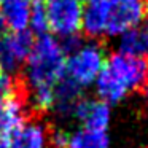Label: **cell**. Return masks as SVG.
Returning <instances> with one entry per match:
<instances>
[{
    "mask_svg": "<svg viewBox=\"0 0 148 148\" xmlns=\"http://www.w3.org/2000/svg\"><path fill=\"white\" fill-rule=\"evenodd\" d=\"M96 92L99 96V100L112 105V103L121 102L129 91L107 69H102V72L96 80Z\"/></svg>",
    "mask_w": 148,
    "mask_h": 148,
    "instance_id": "4fadbf2b",
    "label": "cell"
},
{
    "mask_svg": "<svg viewBox=\"0 0 148 148\" xmlns=\"http://www.w3.org/2000/svg\"><path fill=\"white\" fill-rule=\"evenodd\" d=\"M143 3H145V13L148 14V0H143Z\"/></svg>",
    "mask_w": 148,
    "mask_h": 148,
    "instance_id": "ffe728a7",
    "label": "cell"
},
{
    "mask_svg": "<svg viewBox=\"0 0 148 148\" xmlns=\"http://www.w3.org/2000/svg\"><path fill=\"white\" fill-rule=\"evenodd\" d=\"M35 38L30 30H19L0 37V70L5 73H14L24 61H27Z\"/></svg>",
    "mask_w": 148,
    "mask_h": 148,
    "instance_id": "5b68a950",
    "label": "cell"
},
{
    "mask_svg": "<svg viewBox=\"0 0 148 148\" xmlns=\"http://www.w3.org/2000/svg\"><path fill=\"white\" fill-rule=\"evenodd\" d=\"M49 127L40 121L23 124L10 140V148H46Z\"/></svg>",
    "mask_w": 148,
    "mask_h": 148,
    "instance_id": "30bf717a",
    "label": "cell"
},
{
    "mask_svg": "<svg viewBox=\"0 0 148 148\" xmlns=\"http://www.w3.org/2000/svg\"><path fill=\"white\" fill-rule=\"evenodd\" d=\"M80 2H89V0H80Z\"/></svg>",
    "mask_w": 148,
    "mask_h": 148,
    "instance_id": "44dd1931",
    "label": "cell"
},
{
    "mask_svg": "<svg viewBox=\"0 0 148 148\" xmlns=\"http://www.w3.org/2000/svg\"><path fill=\"white\" fill-rule=\"evenodd\" d=\"M3 32H5V21H3L2 13H0V37L3 35Z\"/></svg>",
    "mask_w": 148,
    "mask_h": 148,
    "instance_id": "ac0fdd59",
    "label": "cell"
},
{
    "mask_svg": "<svg viewBox=\"0 0 148 148\" xmlns=\"http://www.w3.org/2000/svg\"><path fill=\"white\" fill-rule=\"evenodd\" d=\"M118 51L123 54L148 59V21L119 35Z\"/></svg>",
    "mask_w": 148,
    "mask_h": 148,
    "instance_id": "8fae6325",
    "label": "cell"
},
{
    "mask_svg": "<svg viewBox=\"0 0 148 148\" xmlns=\"http://www.w3.org/2000/svg\"><path fill=\"white\" fill-rule=\"evenodd\" d=\"M0 2H2V0H0Z\"/></svg>",
    "mask_w": 148,
    "mask_h": 148,
    "instance_id": "7402d4cb",
    "label": "cell"
},
{
    "mask_svg": "<svg viewBox=\"0 0 148 148\" xmlns=\"http://www.w3.org/2000/svg\"><path fill=\"white\" fill-rule=\"evenodd\" d=\"M65 61L67 56L62 51L59 40L46 34L40 35L27 58L26 78H23L27 89L54 88L65 75Z\"/></svg>",
    "mask_w": 148,
    "mask_h": 148,
    "instance_id": "6da1fadb",
    "label": "cell"
},
{
    "mask_svg": "<svg viewBox=\"0 0 148 148\" xmlns=\"http://www.w3.org/2000/svg\"><path fill=\"white\" fill-rule=\"evenodd\" d=\"M83 97V88L64 75L54 86V102H53L51 110L62 121L73 119L75 108Z\"/></svg>",
    "mask_w": 148,
    "mask_h": 148,
    "instance_id": "52a82bcc",
    "label": "cell"
},
{
    "mask_svg": "<svg viewBox=\"0 0 148 148\" xmlns=\"http://www.w3.org/2000/svg\"><path fill=\"white\" fill-rule=\"evenodd\" d=\"M145 14L143 0H108L105 35H123L129 29L138 26Z\"/></svg>",
    "mask_w": 148,
    "mask_h": 148,
    "instance_id": "8992f818",
    "label": "cell"
},
{
    "mask_svg": "<svg viewBox=\"0 0 148 148\" xmlns=\"http://www.w3.org/2000/svg\"><path fill=\"white\" fill-rule=\"evenodd\" d=\"M48 29L59 38L81 30L83 7L80 0H45Z\"/></svg>",
    "mask_w": 148,
    "mask_h": 148,
    "instance_id": "277c9868",
    "label": "cell"
},
{
    "mask_svg": "<svg viewBox=\"0 0 148 148\" xmlns=\"http://www.w3.org/2000/svg\"><path fill=\"white\" fill-rule=\"evenodd\" d=\"M70 132L65 129H49L48 134V145L51 148H67Z\"/></svg>",
    "mask_w": 148,
    "mask_h": 148,
    "instance_id": "2e32d148",
    "label": "cell"
},
{
    "mask_svg": "<svg viewBox=\"0 0 148 148\" xmlns=\"http://www.w3.org/2000/svg\"><path fill=\"white\" fill-rule=\"evenodd\" d=\"M83 148H110L108 134L83 129Z\"/></svg>",
    "mask_w": 148,
    "mask_h": 148,
    "instance_id": "9a60e30c",
    "label": "cell"
},
{
    "mask_svg": "<svg viewBox=\"0 0 148 148\" xmlns=\"http://www.w3.org/2000/svg\"><path fill=\"white\" fill-rule=\"evenodd\" d=\"M29 24L32 32L38 34V35H43L48 30V14H46L45 0H32Z\"/></svg>",
    "mask_w": 148,
    "mask_h": 148,
    "instance_id": "5bb4252c",
    "label": "cell"
},
{
    "mask_svg": "<svg viewBox=\"0 0 148 148\" xmlns=\"http://www.w3.org/2000/svg\"><path fill=\"white\" fill-rule=\"evenodd\" d=\"M105 65V51L97 42L83 43L80 49L67 56L65 77L73 80L78 86L84 88L96 83L99 73Z\"/></svg>",
    "mask_w": 148,
    "mask_h": 148,
    "instance_id": "7a4b0ae2",
    "label": "cell"
},
{
    "mask_svg": "<svg viewBox=\"0 0 148 148\" xmlns=\"http://www.w3.org/2000/svg\"><path fill=\"white\" fill-rule=\"evenodd\" d=\"M0 148H10V142H8V138H0Z\"/></svg>",
    "mask_w": 148,
    "mask_h": 148,
    "instance_id": "d6986e66",
    "label": "cell"
},
{
    "mask_svg": "<svg viewBox=\"0 0 148 148\" xmlns=\"http://www.w3.org/2000/svg\"><path fill=\"white\" fill-rule=\"evenodd\" d=\"M30 5L32 0H2L0 13L3 16L5 26H8L13 32L26 30L29 24Z\"/></svg>",
    "mask_w": 148,
    "mask_h": 148,
    "instance_id": "7c38bea8",
    "label": "cell"
},
{
    "mask_svg": "<svg viewBox=\"0 0 148 148\" xmlns=\"http://www.w3.org/2000/svg\"><path fill=\"white\" fill-rule=\"evenodd\" d=\"M107 18H108V0H89L83 10L81 30L89 38L105 35Z\"/></svg>",
    "mask_w": 148,
    "mask_h": 148,
    "instance_id": "9c48e42d",
    "label": "cell"
},
{
    "mask_svg": "<svg viewBox=\"0 0 148 148\" xmlns=\"http://www.w3.org/2000/svg\"><path fill=\"white\" fill-rule=\"evenodd\" d=\"M75 119L83 123L86 131L107 132L112 119L110 105L102 100H91L83 97L75 108Z\"/></svg>",
    "mask_w": 148,
    "mask_h": 148,
    "instance_id": "ba28073f",
    "label": "cell"
},
{
    "mask_svg": "<svg viewBox=\"0 0 148 148\" xmlns=\"http://www.w3.org/2000/svg\"><path fill=\"white\" fill-rule=\"evenodd\" d=\"M83 38H81L78 34H75V35H69V37H64V38L59 40V45H61L62 51H64L65 56H70L73 54L77 49H80L81 46H83Z\"/></svg>",
    "mask_w": 148,
    "mask_h": 148,
    "instance_id": "e0dca14e",
    "label": "cell"
},
{
    "mask_svg": "<svg viewBox=\"0 0 148 148\" xmlns=\"http://www.w3.org/2000/svg\"><path fill=\"white\" fill-rule=\"evenodd\" d=\"M103 69H107L127 91H138L148 96V59L116 51L105 59Z\"/></svg>",
    "mask_w": 148,
    "mask_h": 148,
    "instance_id": "3957f363",
    "label": "cell"
}]
</instances>
